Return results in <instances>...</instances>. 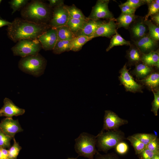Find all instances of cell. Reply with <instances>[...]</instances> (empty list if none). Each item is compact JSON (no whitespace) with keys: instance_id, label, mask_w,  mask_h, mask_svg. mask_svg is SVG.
I'll list each match as a JSON object with an SVG mask.
<instances>
[{"instance_id":"cell-48","label":"cell","mask_w":159,"mask_h":159,"mask_svg":"<svg viewBox=\"0 0 159 159\" xmlns=\"http://www.w3.org/2000/svg\"><path fill=\"white\" fill-rule=\"evenodd\" d=\"M154 131V135L157 137H158V134L156 131H155L154 130L153 131Z\"/></svg>"},{"instance_id":"cell-37","label":"cell","mask_w":159,"mask_h":159,"mask_svg":"<svg viewBox=\"0 0 159 159\" xmlns=\"http://www.w3.org/2000/svg\"><path fill=\"white\" fill-rule=\"evenodd\" d=\"M145 4H147V0H128L122 4L136 9L139 7Z\"/></svg>"},{"instance_id":"cell-51","label":"cell","mask_w":159,"mask_h":159,"mask_svg":"<svg viewBox=\"0 0 159 159\" xmlns=\"http://www.w3.org/2000/svg\"><path fill=\"white\" fill-rule=\"evenodd\" d=\"M1 0H0V3L1 2Z\"/></svg>"},{"instance_id":"cell-25","label":"cell","mask_w":159,"mask_h":159,"mask_svg":"<svg viewBox=\"0 0 159 159\" xmlns=\"http://www.w3.org/2000/svg\"><path fill=\"white\" fill-rule=\"evenodd\" d=\"M128 50L127 56L130 61L137 62L141 60L142 55L139 49L135 45H131Z\"/></svg>"},{"instance_id":"cell-36","label":"cell","mask_w":159,"mask_h":159,"mask_svg":"<svg viewBox=\"0 0 159 159\" xmlns=\"http://www.w3.org/2000/svg\"><path fill=\"white\" fill-rule=\"evenodd\" d=\"M154 96V100L152 103L151 111L155 116L158 115V112L159 108V91L157 90L156 92L152 90Z\"/></svg>"},{"instance_id":"cell-16","label":"cell","mask_w":159,"mask_h":159,"mask_svg":"<svg viewBox=\"0 0 159 159\" xmlns=\"http://www.w3.org/2000/svg\"><path fill=\"white\" fill-rule=\"evenodd\" d=\"M157 41L146 35L135 42V45L141 52H149L157 46Z\"/></svg>"},{"instance_id":"cell-18","label":"cell","mask_w":159,"mask_h":159,"mask_svg":"<svg viewBox=\"0 0 159 159\" xmlns=\"http://www.w3.org/2000/svg\"><path fill=\"white\" fill-rule=\"evenodd\" d=\"M141 60L143 62L150 66L159 67V54L158 51H152L147 54H143Z\"/></svg>"},{"instance_id":"cell-8","label":"cell","mask_w":159,"mask_h":159,"mask_svg":"<svg viewBox=\"0 0 159 159\" xmlns=\"http://www.w3.org/2000/svg\"><path fill=\"white\" fill-rule=\"evenodd\" d=\"M128 123L127 120L120 118L113 111L105 110L102 130L107 131L117 129L120 126Z\"/></svg>"},{"instance_id":"cell-10","label":"cell","mask_w":159,"mask_h":159,"mask_svg":"<svg viewBox=\"0 0 159 159\" xmlns=\"http://www.w3.org/2000/svg\"><path fill=\"white\" fill-rule=\"evenodd\" d=\"M45 50H52L58 41L56 28L50 27L37 38Z\"/></svg>"},{"instance_id":"cell-31","label":"cell","mask_w":159,"mask_h":159,"mask_svg":"<svg viewBox=\"0 0 159 159\" xmlns=\"http://www.w3.org/2000/svg\"><path fill=\"white\" fill-rule=\"evenodd\" d=\"M69 16L74 19L83 20H87V18L85 16L81 11L74 5L70 6H66Z\"/></svg>"},{"instance_id":"cell-32","label":"cell","mask_w":159,"mask_h":159,"mask_svg":"<svg viewBox=\"0 0 159 159\" xmlns=\"http://www.w3.org/2000/svg\"><path fill=\"white\" fill-rule=\"evenodd\" d=\"M146 146L156 137L152 133H137L132 135Z\"/></svg>"},{"instance_id":"cell-14","label":"cell","mask_w":159,"mask_h":159,"mask_svg":"<svg viewBox=\"0 0 159 159\" xmlns=\"http://www.w3.org/2000/svg\"><path fill=\"white\" fill-rule=\"evenodd\" d=\"M117 25L115 19L110 20L107 22L102 24L97 30L92 37H102L110 38L114 35L116 31Z\"/></svg>"},{"instance_id":"cell-12","label":"cell","mask_w":159,"mask_h":159,"mask_svg":"<svg viewBox=\"0 0 159 159\" xmlns=\"http://www.w3.org/2000/svg\"><path fill=\"white\" fill-rule=\"evenodd\" d=\"M0 128L7 135L13 138L15 134L23 131L18 120L6 117L0 122Z\"/></svg>"},{"instance_id":"cell-21","label":"cell","mask_w":159,"mask_h":159,"mask_svg":"<svg viewBox=\"0 0 159 159\" xmlns=\"http://www.w3.org/2000/svg\"><path fill=\"white\" fill-rule=\"evenodd\" d=\"M58 40H71L75 36L66 25L56 28Z\"/></svg>"},{"instance_id":"cell-42","label":"cell","mask_w":159,"mask_h":159,"mask_svg":"<svg viewBox=\"0 0 159 159\" xmlns=\"http://www.w3.org/2000/svg\"><path fill=\"white\" fill-rule=\"evenodd\" d=\"M119 6L121 10L122 13L126 14H134L136 9L122 4L119 5Z\"/></svg>"},{"instance_id":"cell-6","label":"cell","mask_w":159,"mask_h":159,"mask_svg":"<svg viewBox=\"0 0 159 159\" xmlns=\"http://www.w3.org/2000/svg\"><path fill=\"white\" fill-rule=\"evenodd\" d=\"M38 39H23L20 40L11 48L13 54L24 57L39 54L42 48Z\"/></svg>"},{"instance_id":"cell-47","label":"cell","mask_w":159,"mask_h":159,"mask_svg":"<svg viewBox=\"0 0 159 159\" xmlns=\"http://www.w3.org/2000/svg\"><path fill=\"white\" fill-rule=\"evenodd\" d=\"M151 159H159V154L155 155Z\"/></svg>"},{"instance_id":"cell-29","label":"cell","mask_w":159,"mask_h":159,"mask_svg":"<svg viewBox=\"0 0 159 159\" xmlns=\"http://www.w3.org/2000/svg\"><path fill=\"white\" fill-rule=\"evenodd\" d=\"M127 139L133 147L136 155H139L146 148L145 145L133 135L129 136Z\"/></svg>"},{"instance_id":"cell-7","label":"cell","mask_w":159,"mask_h":159,"mask_svg":"<svg viewBox=\"0 0 159 159\" xmlns=\"http://www.w3.org/2000/svg\"><path fill=\"white\" fill-rule=\"evenodd\" d=\"M109 1V0H98L92 7L91 12L87 18L94 20H98L101 19L109 20L115 19L108 9Z\"/></svg>"},{"instance_id":"cell-15","label":"cell","mask_w":159,"mask_h":159,"mask_svg":"<svg viewBox=\"0 0 159 159\" xmlns=\"http://www.w3.org/2000/svg\"><path fill=\"white\" fill-rule=\"evenodd\" d=\"M105 21L100 20H94L88 19L81 29L75 34L76 37L85 36L92 37L97 30Z\"/></svg>"},{"instance_id":"cell-34","label":"cell","mask_w":159,"mask_h":159,"mask_svg":"<svg viewBox=\"0 0 159 159\" xmlns=\"http://www.w3.org/2000/svg\"><path fill=\"white\" fill-rule=\"evenodd\" d=\"M13 138L5 134L0 128V148L6 149L11 147V141Z\"/></svg>"},{"instance_id":"cell-2","label":"cell","mask_w":159,"mask_h":159,"mask_svg":"<svg viewBox=\"0 0 159 159\" xmlns=\"http://www.w3.org/2000/svg\"><path fill=\"white\" fill-rule=\"evenodd\" d=\"M44 3L39 0H32L21 11L23 19L37 23H45L51 19L50 11Z\"/></svg>"},{"instance_id":"cell-49","label":"cell","mask_w":159,"mask_h":159,"mask_svg":"<svg viewBox=\"0 0 159 159\" xmlns=\"http://www.w3.org/2000/svg\"><path fill=\"white\" fill-rule=\"evenodd\" d=\"M67 159H77L76 158H68Z\"/></svg>"},{"instance_id":"cell-5","label":"cell","mask_w":159,"mask_h":159,"mask_svg":"<svg viewBox=\"0 0 159 159\" xmlns=\"http://www.w3.org/2000/svg\"><path fill=\"white\" fill-rule=\"evenodd\" d=\"M44 58L39 54L22 57L18 64L22 71L35 76H39L43 74L46 66Z\"/></svg>"},{"instance_id":"cell-17","label":"cell","mask_w":159,"mask_h":159,"mask_svg":"<svg viewBox=\"0 0 159 159\" xmlns=\"http://www.w3.org/2000/svg\"><path fill=\"white\" fill-rule=\"evenodd\" d=\"M147 27L144 23V20H141L135 22L130 29L132 37L137 39V40L146 35Z\"/></svg>"},{"instance_id":"cell-30","label":"cell","mask_w":159,"mask_h":159,"mask_svg":"<svg viewBox=\"0 0 159 159\" xmlns=\"http://www.w3.org/2000/svg\"><path fill=\"white\" fill-rule=\"evenodd\" d=\"M147 4L148 5V11L145 17L144 21L147 20L148 17L159 12V0H148Z\"/></svg>"},{"instance_id":"cell-23","label":"cell","mask_w":159,"mask_h":159,"mask_svg":"<svg viewBox=\"0 0 159 159\" xmlns=\"http://www.w3.org/2000/svg\"><path fill=\"white\" fill-rule=\"evenodd\" d=\"M142 81L152 90H153L159 86V74L158 72L152 73L147 76Z\"/></svg>"},{"instance_id":"cell-50","label":"cell","mask_w":159,"mask_h":159,"mask_svg":"<svg viewBox=\"0 0 159 159\" xmlns=\"http://www.w3.org/2000/svg\"><path fill=\"white\" fill-rule=\"evenodd\" d=\"M1 109H0V114L1 113Z\"/></svg>"},{"instance_id":"cell-52","label":"cell","mask_w":159,"mask_h":159,"mask_svg":"<svg viewBox=\"0 0 159 159\" xmlns=\"http://www.w3.org/2000/svg\"></svg>"},{"instance_id":"cell-27","label":"cell","mask_w":159,"mask_h":159,"mask_svg":"<svg viewBox=\"0 0 159 159\" xmlns=\"http://www.w3.org/2000/svg\"><path fill=\"white\" fill-rule=\"evenodd\" d=\"M149 30L148 35L155 40L158 41L159 40V26L153 24L150 20H147L144 21Z\"/></svg>"},{"instance_id":"cell-33","label":"cell","mask_w":159,"mask_h":159,"mask_svg":"<svg viewBox=\"0 0 159 159\" xmlns=\"http://www.w3.org/2000/svg\"><path fill=\"white\" fill-rule=\"evenodd\" d=\"M13 139L14 142L13 145L8 150V159H16L19 152L22 148L19 143L16 142L14 137Z\"/></svg>"},{"instance_id":"cell-26","label":"cell","mask_w":159,"mask_h":159,"mask_svg":"<svg viewBox=\"0 0 159 159\" xmlns=\"http://www.w3.org/2000/svg\"><path fill=\"white\" fill-rule=\"evenodd\" d=\"M70 41L58 40L52 49L53 53L59 54L65 51H70Z\"/></svg>"},{"instance_id":"cell-19","label":"cell","mask_w":159,"mask_h":159,"mask_svg":"<svg viewBox=\"0 0 159 159\" xmlns=\"http://www.w3.org/2000/svg\"><path fill=\"white\" fill-rule=\"evenodd\" d=\"M134 14H126L122 13L120 16L115 19L117 28L124 27L127 29L130 24L137 18Z\"/></svg>"},{"instance_id":"cell-28","label":"cell","mask_w":159,"mask_h":159,"mask_svg":"<svg viewBox=\"0 0 159 159\" xmlns=\"http://www.w3.org/2000/svg\"><path fill=\"white\" fill-rule=\"evenodd\" d=\"M152 70L151 67L143 63L138 64L136 66L135 72L137 77L143 78L148 76Z\"/></svg>"},{"instance_id":"cell-43","label":"cell","mask_w":159,"mask_h":159,"mask_svg":"<svg viewBox=\"0 0 159 159\" xmlns=\"http://www.w3.org/2000/svg\"><path fill=\"white\" fill-rule=\"evenodd\" d=\"M49 7L54 8L63 5L64 1L62 0H49Z\"/></svg>"},{"instance_id":"cell-24","label":"cell","mask_w":159,"mask_h":159,"mask_svg":"<svg viewBox=\"0 0 159 159\" xmlns=\"http://www.w3.org/2000/svg\"><path fill=\"white\" fill-rule=\"evenodd\" d=\"M87 20L74 19L69 16L66 25L75 35L81 29Z\"/></svg>"},{"instance_id":"cell-35","label":"cell","mask_w":159,"mask_h":159,"mask_svg":"<svg viewBox=\"0 0 159 159\" xmlns=\"http://www.w3.org/2000/svg\"><path fill=\"white\" fill-rule=\"evenodd\" d=\"M27 0H12L9 2L11 8L13 10V14L16 11L23 8L28 3Z\"/></svg>"},{"instance_id":"cell-46","label":"cell","mask_w":159,"mask_h":159,"mask_svg":"<svg viewBox=\"0 0 159 159\" xmlns=\"http://www.w3.org/2000/svg\"><path fill=\"white\" fill-rule=\"evenodd\" d=\"M0 159H5L1 148H0Z\"/></svg>"},{"instance_id":"cell-45","label":"cell","mask_w":159,"mask_h":159,"mask_svg":"<svg viewBox=\"0 0 159 159\" xmlns=\"http://www.w3.org/2000/svg\"><path fill=\"white\" fill-rule=\"evenodd\" d=\"M11 23L0 18V27L5 26H8L11 24Z\"/></svg>"},{"instance_id":"cell-4","label":"cell","mask_w":159,"mask_h":159,"mask_svg":"<svg viewBox=\"0 0 159 159\" xmlns=\"http://www.w3.org/2000/svg\"><path fill=\"white\" fill-rule=\"evenodd\" d=\"M74 149L79 156L88 159H94L97 151L95 146L96 137L86 132H83L75 140Z\"/></svg>"},{"instance_id":"cell-3","label":"cell","mask_w":159,"mask_h":159,"mask_svg":"<svg viewBox=\"0 0 159 159\" xmlns=\"http://www.w3.org/2000/svg\"><path fill=\"white\" fill-rule=\"evenodd\" d=\"M96 137V145L98 150L105 153L115 148L118 143L125 138L124 133L118 129L106 131L102 130Z\"/></svg>"},{"instance_id":"cell-41","label":"cell","mask_w":159,"mask_h":159,"mask_svg":"<svg viewBox=\"0 0 159 159\" xmlns=\"http://www.w3.org/2000/svg\"><path fill=\"white\" fill-rule=\"evenodd\" d=\"M95 155V159H120L117 155L113 153L102 155L97 152Z\"/></svg>"},{"instance_id":"cell-38","label":"cell","mask_w":159,"mask_h":159,"mask_svg":"<svg viewBox=\"0 0 159 159\" xmlns=\"http://www.w3.org/2000/svg\"><path fill=\"white\" fill-rule=\"evenodd\" d=\"M116 152L120 155H124L127 153L129 149L127 144L122 141L118 143L115 147Z\"/></svg>"},{"instance_id":"cell-39","label":"cell","mask_w":159,"mask_h":159,"mask_svg":"<svg viewBox=\"0 0 159 159\" xmlns=\"http://www.w3.org/2000/svg\"><path fill=\"white\" fill-rule=\"evenodd\" d=\"M146 148L159 154V141L158 138H156L150 142L146 146Z\"/></svg>"},{"instance_id":"cell-22","label":"cell","mask_w":159,"mask_h":159,"mask_svg":"<svg viewBox=\"0 0 159 159\" xmlns=\"http://www.w3.org/2000/svg\"><path fill=\"white\" fill-rule=\"evenodd\" d=\"M131 44L130 42L125 39L116 31L115 34L112 36L109 45L107 48L106 51H108L115 46L123 45L130 46Z\"/></svg>"},{"instance_id":"cell-9","label":"cell","mask_w":159,"mask_h":159,"mask_svg":"<svg viewBox=\"0 0 159 159\" xmlns=\"http://www.w3.org/2000/svg\"><path fill=\"white\" fill-rule=\"evenodd\" d=\"M69 15L66 6L54 8L49 25L51 27L57 28L66 25Z\"/></svg>"},{"instance_id":"cell-13","label":"cell","mask_w":159,"mask_h":159,"mask_svg":"<svg viewBox=\"0 0 159 159\" xmlns=\"http://www.w3.org/2000/svg\"><path fill=\"white\" fill-rule=\"evenodd\" d=\"M4 105L1 109L0 116L12 118L13 116L22 115L25 112V110L16 105L12 101L7 98L4 100Z\"/></svg>"},{"instance_id":"cell-44","label":"cell","mask_w":159,"mask_h":159,"mask_svg":"<svg viewBox=\"0 0 159 159\" xmlns=\"http://www.w3.org/2000/svg\"><path fill=\"white\" fill-rule=\"evenodd\" d=\"M151 19L155 23L156 25L158 26L159 24V12L156 14L151 16Z\"/></svg>"},{"instance_id":"cell-1","label":"cell","mask_w":159,"mask_h":159,"mask_svg":"<svg viewBox=\"0 0 159 159\" xmlns=\"http://www.w3.org/2000/svg\"><path fill=\"white\" fill-rule=\"evenodd\" d=\"M7 29L9 37L14 42L23 39H34L50 27L45 23H37L16 18Z\"/></svg>"},{"instance_id":"cell-20","label":"cell","mask_w":159,"mask_h":159,"mask_svg":"<svg viewBox=\"0 0 159 159\" xmlns=\"http://www.w3.org/2000/svg\"><path fill=\"white\" fill-rule=\"evenodd\" d=\"M92 39L85 36L76 37L70 41V50L74 52L80 50L86 43Z\"/></svg>"},{"instance_id":"cell-11","label":"cell","mask_w":159,"mask_h":159,"mask_svg":"<svg viewBox=\"0 0 159 159\" xmlns=\"http://www.w3.org/2000/svg\"><path fill=\"white\" fill-rule=\"evenodd\" d=\"M119 78L127 91L133 92L141 91L142 86L136 82L130 74L126 64L120 70Z\"/></svg>"},{"instance_id":"cell-40","label":"cell","mask_w":159,"mask_h":159,"mask_svg":"<svg viewBox=\"0 0 159 159\" xmlns=\"http://www.w3.org/2000/svg\"><path fill=\"white\" fill-rule=\"evenodd\" d=\"M159 154L146 148L138 155L139 159H151L155 155Z\"/></svg>"}]
</instances>
